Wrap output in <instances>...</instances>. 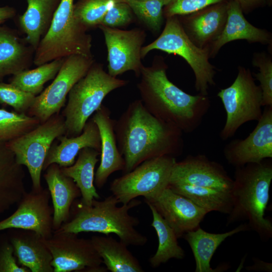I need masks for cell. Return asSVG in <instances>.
<instances>
[{
    "instance_id": "obj_1",
    "label": "cell",
    "mask_w": 272,
    "mask_h": 272,
    "mask_svg": "<svg viewBox=\"0 0 272 272\" xmlns=\"http://www.w3.org/2000/svg\"><path fill=\"white\" fill-rule=\"evenodd\" d=\"M114 130L118 150L128 173L144 161L182 153L183 132L154 116L141 99L131 102L117 120Z\"/></svg>"
},
{
    "instance_id": "obj_7",
    "label": "cell",
    "mask_w": 272,
    "mask_h": 272,
    "mask_svg": "<svg viewBox=\"0 0 272 272\" xmlns=\"http://www.w3.org/2000/svg\"><path fill=\"white\" fill-rule=\"evenodd\" d=\"M166 19L165 26L160 35L142 48V58L155 49L181 56L193 72L196 91L201 95H208L209 87L215 85L216 74V67L209 61V48H200L193 43L184 32L177 16Z\"/></svg>"
},
{
    "instance_id": "obj_8",
    "label": "cell",
    "mask_w": 272,
    "mask_h": 272,
    "mask_svg": "<svg viewBox=\"0 0 272 272\" xmlns=\"http://www.w3.org/2000/svg\"><path fill=\"white\" fill-rule=\"evenodd\" d=\"M217 96L226 113L225 123L219 134L222 141L232 138L245 123L258 121L262 115V91L249 69L239 66L233 83L221 89Z\"/></svg>"
},
{
    "instance_id": "obj_25",
    "label": "cell",
    "mask_w": 272,
    "mask_h": 272,
    "mask_svg": "<svg viewBox=\"0 0 272 272\" xmlns=\"http://www.w3.org/2000/svg\"><path fill=\"white\" fill-rule=\"evenodd\" d=\"M19 263L31 272H53L52 256L42 238L35 232L22 230L11 238Z\"/></svg>"
},
{
    "instance_id": "obj_28",
    "label": "cell",
    "mask_w": 272,
    "mask_h": 272,
    "mask_svg": "<svg viewBox=\"0 0 272 272\" xmlns=\"http://www.w3.org/2000/svg\"><path fill=\"white\" fill-rule=\"evenodd\" d=\"M100 152L91 148H85L78 154L77 160L70 166L61 167L62 172L73 179L80 190L82 198L80 201L90 206L94 199L100 196L94 185V169L99 161Z\"/></svg>"
},
{
    "instance_id": "obj_2",
    "label": "cell",
    "mask_w": 272,
    "mask_h": 272,
    "mask_svg": "<svg viewBox=\"0 0 272 272\" xmlns=\"http://www.w3.org/2000/svg\"><path fill=\"white\" fill-rule=\"evenodd\" d=\"M168 66L157 56L151 65L143 66L137 88L146 108L154 116L183 132H193L201 124L211 107L208 95L189 94L167 77Z\"/></svg>"
},
{
    "instance_id": "obj_41",
    "label": "cell",
    "mask_w": 272,
    "mask_h": 272,
    "mask_svg": "<svg viewBox=\"0 0 272 272\" xmlns=\"http://www.w3.org/2000/svg\"><path fill=\"white\" fill-rule=\"evenodd\" d=\"M240 6L243 13L248 14L259 7L266 4L270 5L271 0H233Z\"/></svg>"
},
{
    "instance_id": "obj_24",
    "label": "cell",
    "mask_w": 272,
    "mask_h": 272,
    "mask_svg": "<svg viewBox=\"0 0 272 272\" xmlns=\"http://www.w3.org/2000/svg\"><path fill=\"white\" fill-rule=\"evenodd\" d=\"M25 176L7 142H0V216L19 203L26 192Z\"/></svg>"
},
{
    "instance_id": "obj_4",
    "label": "cell",
    "mask_w": 272,
    "mask_h": 272,
    "mask_svg": "<svg viewBox=\"0 0 272 272\" xmlns=\"http://www.w3.org/2000/svg\"><path fill=\"white\" fill-rule=\"evenodd\" d=\"M141 203L140 200L134 198L118 207V201L113 195L101 201L94 199L90 206L80 201H74L71 209L72 218L53 232L78 234L82 232H93L106 235L113 233L127 246H143L148 239L135 228L140 224L139 220L129 214L131 209Z\"/></svg>"
},
{
    "instance_id": "obj_20",
    "label": "cell",
    "mask_w": 272,
    "mask_h": 272,
    "mask_svg": "<svg viewBox=\"0 0 272 272\" xmlns=\"http://www.w3.org/2000/svg\"><path fill=\"white\" fill-rule=\"evenodd\" d=\"M236 40L271 46L272 35L266 30L250 24L245 18L240 5L233 0H228L226 23L221 34L209 47L210 57H214L225 44Z\"/></svg>"
},
{
    "instance_id": "obj_39",
    "label": "cell",
    "mask_w": 272,
    "mask_h": 272,
    "mask_svg": "<svg viewBox=\"0 0 272 272\" xmlns=\"http://www.w3.org/2000/svg\"><path fill=\"white\" fill-rule=\"evenodd\" d=\"M133 13L126 2H117L104 16L100 25L112 28L125 26L133 20Z\"/></svg>"
},
{
    "instance_id": "obj_17",
    "label": "cell",
    "mask_w": 272,
    "mask_h": 272,
    "mask_svg": "<svg viewBox=\"0 0 272 272\" xmlns=\"http://www.w3.org/2000/svg\"><path fill=\"white\" fill-rule=\"evenodd\" d=\"M149 202L153 205L172 228L177 238L199 227L200 223L209 213L168 187L156 199Z\"/></svg>"
},
{
    "instance_id": "obj_43",
    "label": "cell",
    "mask_w": 272,
    "mask_h": 272,
    "mask_svg": "<svg viewBox=\"0 0 272 272\" xmlns=\"http://www.w3.org/2000/svg\"><path fill=\"white\" fill-rule=\"evenodd\" d=\"M16 15V10L9 6L0 7V26L9 19L13 18Z\"/></svg>"
},
{
    "instance_id": "obj_30",
    "label": "cell",
    "mask_w": 272,
    "mask_h": 272,
    "mask_svg": "<svg viewBox=\"0 0 272 272\" xmlns=\"http://www.w3.org/2000/svg\"><path fill=\"white\" fill-rule=\"evenodd\" d=\"M171 190L182 195L208 213L218 212L229 214L233 207L231 193L216 189L186 184L170 183Z\"/></svg>"
},
{
    "instance_id": "obj_33",
    "label": "cell",
    "mask_w": 272,
    "mask_h": 272,
    "mask_svg": "<svg viewBox=\"0 0 272 272\" xmlns=\"http://www.w3.org/2000/svg\"><path fill=\"white\" fill-rule=\"evenodd\" d=\"M40 123L26 113L0 109V142H7L36 127Z\"/></svg>"
},
{
    "instance_id": "obj_15",
    "label": "cell",
    "mask_w": 272,
    "mask_h": 272,
    "mask_svg": "<svg viewBox=\"0 0 272 272\" xmlns=\"http://www.w3.org/2000/svg\"><path fill=\"white\" fill-rule=\"evenodd\" d=\"M257 121L245 139L233 140L224 147L229 164L238 167L272 158V106H265Z\"/></svg>"
},
{
    "instance_id": "obj_27",
    "label": "cell",
    "mask_w": 272,
    "mask_h": 272,
    "mask_svg": "<svg viewBox=\"0 0 272 272\" xmlns=\"http://www.w3.org/2000/svg\"><path fill=\"white\" fill-rule=\"evenodd\" d=\"M27 8L19 18L26 42L35 50L46 33L61 0H26Z\"/></svg>"
},
{
    "instance_id": "obj_23",
    "label": "cell",
    "mask_w": 272,
    "mask_h": 272,
    "mask_svg": "<svg viewBox=\"0 0 272 272\" xmlns=\"http://www.w3.org/2000/svg\"><path fill=\"white\" fill-rule=\"evenodd\" d=\"M35 51L15 30L0 26V82L7 76L28 70Z\"/></svg>"
},
{
    "instance_id": "obj_13",
    "label": "cell",
    "mask_w": 272,
    "mask_h": 272,
    "mask_svg": "<svg viewBox=\"0 0 272 272\" xmlns=\"http://www.w3.org/2000/svg\"><path fill=\"white\" fill-rule=\"evenodd\" d=\"M107 50L108 73L116 77L132 71L140 77L142 63L141 49L146 39L145 32L139 28L129 30L99 25Z\"/></svg>"
},
{
    "instance_id": "obj_18",
    "label": "cell",
    "mask_w": 272,
    "mask_h": 272,
    "mask_svg": "<svg viewBox=\"0 0 272 272\" xmlns=\"http://www.w3.org/2000/svg\"><path fill=\"white\" fill-rule=\"evenodd\" d=\"M228 0L189 14L177 16L186 34L196 46L209 48L220 36L227 18Z\"/></svg>"
},
{
    "instance_id": "obj_31",
    "label": "cell",
    "mask_w": 272,
    "mask_h": 272,
    "mask_svg": "<svg viewBox=\"0 0 272 272\" xmlns=\"http://www.w3.org/2000/svg\"><path fill=\"white\" fill-rule=\"evenodd\" d=\"M146 202L152 212L153 221L151 226L155 229L158 239L157 251L150 259L151 266L157 267L172 258L183 259L185 253L178 244V238L174 231L153 205L149 202Z\"/></svg>"
},
{
    "instance_id": "obj_32",
    "label": "cell",
    "mask_w": 272,
    "mask_h": 272,
    "mask_svg": "<svg viewBox=\"0 0 272 272\" xmlns=\"http://www.w3.org/2000/svg\"><path fill=\"white\" fill-rule=\"evenodd\" d=\"M65 58L56 59L34 69L21 72L13 75L10 83L21 90L37 96L42 92L47 82L54 79Z\"/></svg>"
},
{
    "instance_id": "obj_35",
    "label": "cell",
    "mask_w": 272,
    "mask_h": 272,
    "mask_svg": "<svg viewBox=\"0 0 272 272\" xmlns=\"http://www.w3.org/2000/svg\"><path fill=\"white\" fill-rule=\"evenodd\" d=\"M115 0H79L74 5L76 19L88 29L99 25Z\"/></svg>"
},
{
    "instance_id": "obj_38",
    "label": "cell",
    "mask_w": 272,
    "mask_h": 272,
    "mask_svg": "<svg viewBox=\"0 0 272 272\" xmlns=\"http://www.w3.org/2000/svg\"><path fill=\"white\" fill-rule=\"evenodd\" d=\"M227 0H167L163 9L165 18L189 14L208 6Z\"/></svg>"
},
{
    "instance_id": "obj_6",
    "label": "cell",
    "mask_w": 272,
    "mask_h": 272,
    "mask_svg": "<svg viewBox=\"0 0 272 272\" xmlns=\"http://www.w3.org/2000/svg\"><path fill=\"white\" fill-rule=\"evenodd\" d=\"M128 81L110 76L101 64L94 63L84 77L72 88L62 111L67 137L80 134L87 121L101 107L112 91L126 85Z\"/></svg>"
},
{
    "instance_id": "obj_16",
    "label": "cell",
    "mask_w": 272,
    "mask_h": 272,
    "mask_svg": "<svg viewBox=\"0 0 272 272\" xmlns=\"http://www.w3.org/2000/svg\"><path fill=\"white\" fill-rule=\"evenodd\" d=\"M170 183L207 187L231 193L233 179L222 164L210 160L205 155L197 154L188 155L176 162Z\"/></svg>"
},
{
    "instance_id": "obj_12",
    "label": "cell",
    "mask_w": 272,
    "mask_h": 272,
    "mask_svg": "<svg viewBox=\"0 0 272 272\" xmlns=\"http://www.w3.org/2000/svg\"><path fill=\"white\" fill-rule=\"evenodd\" d=\"M42 241L50 250L53 272H105L102 259L95 250L91 239L78 237L73 233L53 232Z\"/></svg>"
},
{
    "instance_id": "obj_37",
    "label": "cell",
    "mask_w": 272,
    "mask_h": 272,
    "mask_svg": "<svg viewBox=\"0 0 272 272\" xmlns=\"http://www.w3.org/2000/svg\"><path fill=\"white\" fill-rule=\"evenodd\" d=\"M36 96L10 83L0 82V104L12 106L18 113H27Z\"/></svg>"
},
{
    "instance_id": "obj_29",
    "label": "cell",
    "mask_w": 272,
    "mask_h": 272,
    "mask_svg": "<svg viewBox=\"0 0 272 272\" xmlns=\"http://www.w3.org/2000/svg\"><path fill=\"white\" fill-rule=\"evenodd\" d=\"M91 241L107 270L111 272H143L138 259L127 245L111 236H94Z\"/></svg>"
},
{
    "instance_id": "obj_19",
    "label": "cell",
    "mask_w": 272,
    "mask_h": 272,
    "mask_svg": "<svg viewBox=\"0 0 272 272\" xmlns=\"http://www.w3.org/2000/svg\"><path fill=\"white\" fill-rule=\"evenodd\" d=\"M99 130L101 139L100 163L94 176V184L102 188L113 173L124 168V161L117 146L114 130L115 120L106 106L101 107L92 117Z\"/></svg>"
},
{
    "instance_id": "obj_9",
    "label": "cell",
    "mask_w": 272,
    "mask_h": 272,
    "mask_svg": "<svg viewBox=\"0 0 272 272\" xmlns=\"http://www.w3.org/2000/svg\"><path fill=\"white\" fill-rule=\"evenodd\" d=\"M174 157L163 156L146 160L131 171L114 179L110 190L118 203H128L139 196L145 201L156 199L168 187Z\"/></svg>"
},
{
    "instance_id": "obj_11",
    "label": "cell",
    "mask_w": 272,
    "mask_h": 272,
    "mask_svg": "<svg viewBox=\"0 0 272 272\" xmlns=\"http://www.w3.org/2000/svg\"><path fill=\"white\" fill-rule=\"evenodd\" d=\"M94 62L92 57L73 55L65 58L53 82L36 96L27 114L40 123L59 113L65 106L66 96L73 86L88 72Z\"/></svg>"
},
{
    "instance_id": "obj_5",
    "label": "cell",
    "mask_w": 272,
    "mask_h": 272,
    "mask_svg": "<svg viewBox=\"0 0 272 272\" xmlns=\"http://www.w3.org/2000/svg\"><path fill=\"white\" fill-rule=\"evenodd\" d=\"M74 1H60L46 33L35 51V65L73 55L93 56L92 36L75 17Z\"/></svg>"
},
{
    "instance_id": "obj_36",
    "label": "cell",
    "mask_w": 272,
    "mask_h": 272,
    "mask_svg": "<svg viewBox=\"0 0 272 272\" xmlns=\"http://www.w3.org/2000/svg\"><path fill=\"white\" fill-rule=\"evenodd\" d=\"M252 64L259 69L253 73L259 83L262 94V106H272V59L265 52H255L253 54Z\"/></svg>"
},
{
    "instance_id": "obj_10",
    "label": "cell",
    "mask_w": 272,
    "mask_h": 272,
    "mask_svg": "<svg viewBox=\"0 0 272 272\" xmlns=\"http://www.w3.org/2000/svg\"><path fill=\"white\" fill-rule=\"evenodd\" d=\"M65 132L64 118L57 113L29 132L7 142L17 163L27 167L32 190L43 188L41 177L47 154L54 140Z\"/></svg>"
},
{
    "instance_id": "obj_22",
    "label": "cell",
    "mask_w": 272,
    "mask_h": 272,
    "mask_svg": "<svg viewBox=\"0 0 272 272\" xmlns=\"http://www.w3.org/2000/svg\"><path fill=\"white\" fill-rule=\"evenodd\" d=\"M56 139L60 143L58 144L54 142L52 144L44 160L43 171L53 163H56L61 167L73 165L76 156L85 148H91L100 152L99 130L92 118L87 121L80 134L72 137L62 135Z\"/></svg>"
},
{
    "instance_id": "obj_45",
    "label": "cell",
    "mask_w": 272,
    "mask_h": 272,
    "mask_svg": "<svg viewBox=\"0 0 272 272\" xmlns=\"http://www.w3.org/2000/svg\"><path fill=\"white\" fill-rule=\"evenodd\" d=\"M138 1H149V0H138Z\"/></svg>"
},
{
    "instance_id": "obj_40",
    "label": "cell",
    "mask_w": 272,
    "mask_h": 272,
    "mask_svg": "<svg viewBox=\"0 0 272 272\" xmlns=\"http://www.w3.org/2000/svg\"><path fill=\"white\" fill-rule=\"evenodd\" d=\"M11 243H5L0 249V272H30L25 266H20L14 256Z\"/></svg>"
},
{
    "instance_id": "obj_14",
    "label": "cell",
    "mask_w": 272,
    "mask_h": 272,
    "mask_svg": "<svg viewBox=\"0 0 272 272\" xmlns=\"http://www.w3.org/2000/svg\"><path fill=\"white\" fill-rule=\"evenodd\" d=\"M50 198L48 188L26 192L16 211L0 221V231L12 228L29 230L42 238H49L53 234V210L49 205Z\"/></svg>"
},
{
    "instance_id": "obj_42",
    "label": "cell",
    "mask_w": 272,
    "mask_h": 272,
    "mask_svg": "<svg viewBox=\"0 0 272 272\" xmlns=\"http://www.w3.org/2000/svg\"><path fill=\"white\" fill-rule=\"evenodd\" d=\"M254 264L250 266H248L246 269L248 270L271 271V263H267L258 259H253Z\"/></svg>"
},
{
    "instance_id": "obj_3",
    "label": "cell",
    "mask_w": 272,
    "mask_h": 272,
    "mask_svg": "<svg viewBox=\"0 0 272 272\" xmlns=\"http://www.w3.org/2000/svg\"><path fill=\"white\" fill-rule=\"evenodd\" d=\"M231 193L233 207L228 214L227 226L247 220L250 230L261 239L272 237V223L264 217L269 199L272 180V161L266 159L259 163L235 167Z\"/></svg>"
},
{
    "instance_id": "obj_34",
    "label": "cell",
    "mask_w": 272,
    "mask_h": 272,
    "mask_svg": "<svg viewBox=\"0 0 272 272\" xmlns=\"http://www.w3.org/2000/svg\"><path fill=\"white\" fill-rule=\"evenodd\" d=\"M167 0L126 1L133 14L154 33H159L163 23V9Z\"/></svg>"
},
{
    "instance_id": "obj_21",
    "label": "cell",
    "mask_w": 272,
    "mask_h": 272,
    "mask_svg": "<svg viewBox=\"0 0 272 272\" xmlns=\"http://www.w3.org/2000/svg\"><path fill=\"white\" fill-rule=\"evenodd\" d=\"M45 171L43 177L52 199L54 232L69 220L72 206L81 193L73 179L65 175L58 164H51Z\"/></svg>"
},
{
    "instance_id": "obj_44",
    "label": "cell",
    "mask_w": 272,
    "mask_h": 272,
    "mask_svg": "<svg viewBox=\"0 0 272 272\" xmlns=\"http://www.w3.org/2000/svg\"><path fill=\"white\" fill-rule=\"evenodd\" d=\"M115 1H118V2H121V1L126 2V1H127V0H115Z\"/></svg>"
},
{
    "instance_id": "obj_26",
    "label": "cell",
    "mask_w": 272,
    "mask_h": 272,
    "mask_svg": "<svg viewBox=\"0 0 272 272\" xmlns=\"http://www.w3.org/2000/svg\"><path fill=\"white\" fill-rule=\"evenodd\" d=\"M249 230L247 223L242 224L231 231L222 233L208 232L198 227L185 233L182 237L191 248L195 261V272H219L222 269H213L211 260L215 251L228 237Z\"/></svg>"
}]
</instances>
